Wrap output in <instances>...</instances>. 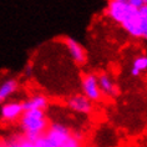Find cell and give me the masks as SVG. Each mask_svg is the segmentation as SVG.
Instances as JSON below:
<instances>
[{
	"label": "cell",
	"instance_id": "obj_6",
	"mask_svg": "<svg viewBox=\"0 0 147 147\" xmlns=\"http://www.w3.org/2000/svg\"><path fill=\"white\" fill-rule=\"evenodd\" d=\"M8 147H54L45 135L36 138H28L21 134H14L8 137Z\"/></svg>",
	"mask_w": 147,
	"mask_h": 147
},
{
	"label": "cell",
	"instance_id": "obj_8",
	"mask_svg": "<svg viewBox=\"0 0 147 147\" xmlns=\"http://www.w3.org/2000/svg\"><path fill=\"white\" fill-rule=\"evenodd\" d=\"M66 106L71 111L76 113H81V115H90L94 111V105L90 100L84 96L82 94H76L70 96L66 100Z\"/></svg>",
	"mask_w": 147,
	"mask_h": 147
},
{
	"label": "cell",
	"instance_id": "obj_11",
	"mask_svg": "<svg viewBox=\"0 0 147 147\" xmlns=\"http://www.w3.org/2000/svg\"><path fill=\"white\" fill-rule=\"evenodd\" d=\"M24 111H46L50 105L47 96L44 94H35L21 101Z\"/></svg>",
	"mask_w": 147,
	"mask_h": 147
},
{
	"label": "cell",
	"instance_id": "obj_7",
	"mask_svg": "<svg viewBox=\"0 0 147 147\" xmlns=\"http://www.w3.org/2000/svg\"><path fill=\"white\" fill-rule=\"evenodd\" d=\"M64 45L66 47V50H67L69 56L71 57V60L75 62L76 65L82 66L86 64V61H87L86 50L78 40L70 38V36H66L64 39Z\"/></svg>",
	"mask_w": 147,
	"mask_h": 147
},
{
	"label": "cell",
	"instance_id": "obj_4",
	"mask_svg": "<svg viewBox=\"0 0 147 147\" xmlns=\"http://www.w3.org/2000/svg\"><path fill=\"white\" fill-rule=\"evenodd\" d=\"M24 113L23 104L19 100H9L0 105V121L4 123L19 122Z\"/></svg>",
	"mask_w": 147,
	"mask_h": 147
},
{
	"label": "cell",
	"instance_id": "obj_1",
	"mask_svg": "<svg viewBox=\"0 0 147 147\" xmlns=\"http://www.w3.org/2000/svg\"><path fill=\"white\" fill-rule=\"evenodd\" d=\"M105 14L132 39L147 38V5L136 8L130 0H111L106 5Z\"/></svg>",
	"mask_w": 147,
	"mask_h": 147
},
{
	"label": "cell",
	"instance_id": "obj_13",
	"mask_svg": "<svg viewBox=\"0 0 147 147\" xmlns=\"http://www.w3.org/2000/svg\"><path fill=\"white\" fill-rule=\"evenodd\" d=\"M0 147H8V137L0 136Z\"/></svg>",
	"mask_w": 147,
	"mask_h": 147
},
{
	"label": "cell",
	"instance_id": "obj_10",
	"mask_svg": "<svg viewBox=\"0 0 147 147\" xmlns=\"http://www.w3.org/2000/svg\"><path fill=\"white\" fill-rule=\"evenodd\" d=\"M20 87L19 80L16 78H6L0 81V105L11 100Z\"/></svg>",
	"mask_w": 147,
	"mask_h": 147
},
{
	"label": "cell",
	"instance_id": "obj_5",
	"mask_svg": "<svg viewBox=\"0 0 147 147\" xmlns=\"http://www.w3.org/2000/svg\"><path fill=\"white\" fill-rule=\"evenodd\" d=\"M81 89L82 95L91 102H97L101 100L102 94L98 89L97 75L94 72H86L81 78Z\"/></svg>",
	"mask_w": 147,
	"mask_h": 147
},
{
	"label": "cell",
	"instance_id": "obj_3",
	"mask_svg": "<svg viewBox=\"0 0 147 147\" xmlns=\"http://www.w3.org/2000/svg\"><path fill=\"white\" fill-rule=\"evenodd\" d=\"M49 123L45 111H24L19 120L20 134L28 138L40 137L46 132Z\"/></svg>",
	"mask_w": 147,
	"mask_h": 147
},
{
	"label": "cell",
	"instance_id": "obj_12",
	"mask_svg": "<svg viewBox=\"0 0 147 147\" xmlns=\"http://www.w3.org/2000/svg\"><path fill=\"white\" fill-rule=\"evenodd\" d=\"M147 70V56L145 54L137 55L131 62L130 75L132 78H140L142 74H145Z\"/></svg>",
	"mask_w": 147,
	"mask_h": 147
},
{
	"label": "cell",
	"instance_id": "obj_2",
	"mask_svg": "<svg viewBox=\"0 0 147 147\" xmlns=\"http://www.w3.org/2000/svg\"><path fill=\"white\" fill-rule=\"evenodd\" d=\"M44 135L54 147H84V135L62 122L54 121L49 123Z\"/></svg>",
	"mask_w": 147,
	"mask_h": 147
},
{
	"label": "cell",
	"instance_id": "obj_9",
	"mask_svg": "<svg viewBox=\"0 0 147 147\" xmlns=\"http://www.w3.org/2000/svg\"><path fill=\"white\" fill-rule=\"evenodd\" d=\"M97 84L102 95H106L109 97H117L120 94V89L115 82V80L111 78V75L106 72H101L97 75Z\"/></svg>",
	"mask_w": 147,
	"mask_h": 147
}]
</instances>
